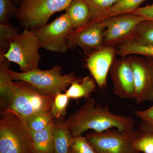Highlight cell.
Returning <instances> with one entry per match:
<instances>
[{
	"instance_id": "6da1fadb",
	"label": "cell",
	"mask_w": 153,
	"mask_h": 153,
	"mask_svg": "<svg viewBox=\"0 0 153 153\" xmlns=\"http://www.w3.org/2000/svg\"><path fill=\"white\" fill-rule=\"evenodd\" d=\"M65 121L73 137L82 135L88 130H93L97 132L112 128L131 131L134 130L135 126L132 117L112 113L107 105L97 104L94 99L91 98Z\"/></svg>"
},
{
	"instance_id": "7a4b0ae2",
	"label": "cell",
	"mask_w": 153,
	"mask_h": 153,
	"mask_svg": "<svg viewBox=\"0 0 153 153\" xmlns=\"http://www.w3.org/2000/svg\"><path fill=\"white\" fill-rule=\"evenodd\" d=\"M1 110L11 111L27 122L37 113L51 111L55 97L46 95L27 82L10 80L0 92Z\"/></svg>"
},
{
	"instance_id": "3957f363",
	"label": "cell",
	"mask_w": 153,
	"mask_h": 153,
	"mask_svg": "<svg viewBox=\"0 0 153 153\" xmlns=\"http://www.w3.org/2000/svg\"><path fill=\"white\" fill-rule=\"evenodd\" d=\"M0 153H35L27 123L9 110H1Z\"/></svg>"
},
{
	"instance_id": "277c9868",
	"label": "cell",
	"mask_w": 153,
	"mask_h": 153,
	"mask_svg": "<svg viewBox=\"0 0 153 153\" xmlns=\"http://www.w3.org/2000/svg\"><path fill=\"white\" fill-rule=\"evenodd\" d=\"M62 67L55 65L48 70L38 68L27 72H19L10 69L9 74L13 80L27 82L46 95L55 97L66 90L78 77L74 72L62 75Z\"/></svg>"
},
{
	"instance_id": "5b68a950",
	"label": "cell",
	"mask_w": 153,
	"mask_h": 153,
	"mask_svg": "<svg viewBox=\"0 0 153 153\" xmlns=\"http://www.w3.org/2000/svg\"><path fill=\"white\" fill-rule=\"evenodd\" d=\"M72 0H22L17 18L22 28L32 30L47 25L50 17L65 10Z\"/></svg>"
},
{
	"instance_id": "8992f818",
	"label": "cell",
	"mask_w": 153,
	"mask_h": 153,
	"mask_svg": "<svg viewBox=\"0 0 153 153\" xmlns=\"http://www.w3.org/2000/svg\"><path fill=\"white\" fill-rule=\"evenodd\" d=\"M39 40L32 30L25 29L11 43L4 57L10 62L17 63L22 72L39 68L41 58Z\"/></svg>"
},
{
	"instance_id": "52a82bcc",
	"label": "cell",
	"mask_w": 153,
	"mask_h": 153,
	"mask_svg": "<svg viewBox=\"0 0 153 153\" xmlns=\"http://www.w3.org/2000/svg\"><path fill=\"white\" fill-rule=\"evenodd\" d=\"M142 133L140 130L123 131L112 128L89 133L85 137L97 153H138L133 145Z\"/></svg>"
},
{
	"instance_id": "ba28073f",
	"label": "cell",
	"mask_w": 153,
	"mask_h": 153,
	"mask_svg": "<svg viewBox=\"0 0 153 153\" xmlns=\"http://www.w3.org/2000/svg\"><path fill=\"white\" fill-rule=\"evenodd\" d=\"M74 30L67 14H62L53 22L32 30L38 38L41 48L50 52L65 53L68 49L67 38Z\"/></svg>"
},
{
	"instance_id": "9c48e42d",
	"label": "cell",
	"mask_w": 153,
	"mask_h": 153,
	"mask_svg": "<svg viewBox=\"0 0 153 153\" xmlns=\"http://www.w3.org/2000/svg\"><path fill=\"white\" fill-rule=\"evenodd\" d=\"M105 29L104 19L90 21L82 27L73 30L67 38L68 49L79 47L88 56L103 47Z\"/></svg>"
},
{
	"instance_id": "30bf717a",
	"label": "cell",
	"mask_w": 153,
	"mask_h": 153,
	"mask_svg": "<svg viewBox=\"0 0 153 153\" xmlns=\"http://www.w3.org/2000/svg\"><path fill=\"white\" fill-rule=\"evenodd\" d=\"M146 19H148L134 13L105 18L103 46L114 47L131 39L137 25Z\"/></svg>"
},
{
	"instance_id": "8fae6325",
	"label": "cell",
	"mask_w": 153,
	"mask_h": 153,
	"mask_svg": "<svg viewBox=\"0 0 153 153\" xmlns=\"http://www.w3.org/2000/svg\"><path fill=\"white\" fill-rule=\"evenodd\" d=\"M134 79V100L137 104L153 100V68L147 58L130 55Z\"/></svg>"
},
{
	"instance_id": "7c38bea8",
	"label": "cell",
	"mask_w": 153,
	"mask_h": 153,
	"mask_svg": "<svg viewBox=\"0 0 153 153\" xmlns=\"http://www.w3.org/2000/svg\"><path fill=\"white\" fill-rule=\"evenodd\" d=\"M109 73L115 95L122 99H134L135 91L134 79L128 58H115Z\"/></svg>"
},
{
	"instance_id": "4fadbf2b",
	"label": "cell",
	"mask_w": 153,
	"mask_h": 153,
	"mask_svg": "<svg viewBox=\"0 0 153 153\" xmlns=\"http://www.w3.org/2000/svg\"><path fill=\"white\" fill-rule=\"evenodd\" d=\"M117 50L112 46H103L88 55L86 66L99 87L106 85L107 77L117 55Z\"/></svg>"
},
{
	"instance_id": "5bb4252c",
	"label": "cell",
	"mask_w": 153,
	"mask_h": 153,
	"mask_svg": "<svg viewBox=\"0 0 153 153\" xmlns=\"http://www.w3.org/2000/svg\"><path fill=\"white\" fill-rule=\"evenodd\" d=\"M65 10L74 30L82 27L91 21L90 10L84 0H72Z\"/></svg>"
},
{
	"instance_id": "9a60e30c",
	"label": "cell",
	"mask_w": 153,
	"mask_h": 153,
	"mask_svg": "<svg viewBox=\"0 0 153 153\" xmlns=\"http://www.w3.org/2000/svg\"><path fill=\"white\" fill-rule=\"evenodd\" d=\"M53 136L54 153H68L73 137L63 118L54 119Z\"/></svg>"
},
{
	"instance_id": "2e32d148",
	"label": "cell",
	"mask_w": 153,
	"mask_h": 153,
	"mask_svg": "<svg viewBox=\"0 0 153 153\" xmlns=\"http://www.w3.org/2000/svg\"><path fill=\"white\" fill-rule=\"evenodd\" d=\"M95 80L89 76L79 78L74 80L68 89L66 90V95L69 98L73 99L90 98L91 95L96 89Z\"/></svg>"
},
{
	"instance_id": "e0dca14e",
	"label": "cell",
	"mask_w": 153,
	"mask_h": 153,
	"mask_svg": "<svg viewBox=\"0 0 153 153\" xmlns=\"http://www.w3.org/2000/svg\"><path fill=\"white\" fill-rule=\"evenodd\" d=\"M53 126V123L43 130H31L35 153H54Z\"/></svg>"
},
{
	"instance_id": "ac0fdd59",
	"label": "cell",
	"mask_w": 153,
	"mask_h": 153,
	"mask_svg": "<svg viewBox=\"0 0 153 153\" xmlns=\"http://www.w3.org/2000/svg\"><path fill=\"white\" fill-rule=\"evenodd\" d=\"M117 55L121 58L135 55L153 58V45H141L133 39H130L120 44L117 51Z\"/></svg>"
},
{
	"instance_id": "d6986e66",
	"label": "cell",
	"mask_w": 153,
	"mask_h": 153,
	"mask_svg": "<svg viewBox=\"0 0 153 153\" xmlns=\"http://www.w3.org/2000/svg\"><path fill=\"white\" fill-rule=\"evenodd\" d=\"M131 39L141 45H153V20L146 19L140 22Z\"/></svg>"
},
{
	"instance_id": "ffe728a7",
	"label": "cell",
	"mask_w": 153,
	"mask_h": 153,
	"mask_svg": "<svg viewBox=\"0 0 153 153\" xmlns=\"http://www.w3.org/2000/svg\"><path fill=\"white\" fill-rule=\"evenodd\" d=\"M91 15V21L101 20L107 18L110 8L119 0H84Z\"/></svg>"
},
{
	"instance_id": "44dd1931",
	"label": "cell",
	"mask_w": 153,
	"mask_h": 153,
	"mask_svg": "<svg viewBox=\"0 0 153 153\" xmlns=\"http://www.w3.org/2000/svg\"><path fill=\"white\" fill-rule=\"evenodd\" d=\"M19 29L10 23H0V57L4 56L17 35Z\"/></svg>"
},
{
	"instance_id": "7402d4cb",
	"label": "cell",
	"mask_w": 153,
	"mask_h": 153,
	"mask_svg": "<svg viewBox=\"0 0 153 153\" xmlns=\"http://www.w3.org/2000/svg\"><path fill=\"white\" fill-rule=\"evenodd\" d=\"M146 0H119L110 8L108 17L133 13Z\"/></svg>"
},
{
	"instance_id": "603a6c76",
	"label": "cell",
	"mask_w": 153,
	"mask_h": 153,
	"mask_svg": "<svg viewBox=\"0 0 153 153\" xmlns=\"http://www.w3.org/2000/svg\"><path fill=\"white\" fill-rule=\"evenodd\" d=\"M54 119L51 111H42L33 115L27 123L31 130L40 131L53 123Z\"/></svg>"
},
{
	"instance_id": "cb8c5ba5",
	"label": "cell",
	"mask_w": 153,
	"mask_h": 153,
	"mask_svg": "<svg viewBox=\"0 0 153 153\" xmlns=\"http://www.w3.org/2000/svg\"><path fill=\"white\" fill-rule=\"evenodd\" d=\"M66 93L56 94L51 106V112L55 119H63L66 114L69 99Z\"/></svg>"
},
{
	"instance_id": "d4e9b609",
	"label": "cell",
	"mask_w": 153,
	"mask_h": 153,
	"mask_svg": "<svg viewBox=\"0 0 153 153\" xmlns=\"http://www.w3.org/2000/svg\"><path fill=\"white\" fill-rule=\"evenodd\" d=\"M68 153H97L92 146L82 135L74 137L71 139Z\"/></svg>"
},
{
	"instance_id": "484cf974",
	"label": "cell",
	"mask_w": 153,
	"mask_h": 153,
	"mask_svg": "<svg viewBox=\"0 0 153 153\" xmlns=\"http://www.w3.org/2000/svg\"><path fill=\"white\" fill-rule=\"evenodd\" d=\"M134 113L141 120L139 126L140 131L153 133V105L144 110L135 111Z\"/></svg>"
},
{
	"instance_id": "4316f807",
	"label": "cell",
	"mask_w": 153,
	"mask_h": 153,
	"mask_svg": "<svg viewBox=\"0 0 153 153\" xmlns=\"http://www.w3.org/2000/svg\"><path fill=\"white\" fill-rule=\"evenodd\" d=\"M133 146L138 152L153 153V133H142L134 143Z\"/></svg>"
},
{
	"instance_id": "83f0119b",
	"label": "cell",
	"mask_w": 153,
	"mask_h": 153,
	"mask_svg": "<svg viewBox=\"0 0 153 153\" xmlns=\"http://www.w3.org/2000/svg\"><path fill=\"white\" fill-rule=\"evenodd\" d=\"M13 0H0V23H7L13 16H17L18 9Z\"/></svg>"
},
{
	"instance_id": "f1b7e54d",
	"label": "cell",
	"mask_w": 153,
	"mask_h": 153,
	"mask_svg": "<svg viewBox=\"0 0 153 153\" xmlns=\"http://www.w3.org/2000/svg\"><path fill=\"white\" fill-rule=\"evenodd\" d=\"M148 19L153 20V4L140 7L134 12Z\"/></svg>"
},
{
	"instance_id": "f546056e",
	"label": "cell",
	"mask_w": 153,
	"mask_h": 153,
	"mask_svg": "<svg viewBox=\"0 0 153 153\" xmlns=\"http://www.w3.org/2000/svg\"><path fill=\"white\" fill-rule=\"evenodd\" d=\"M146 58H147V57H146ZM147 59L149 60V61L150 63H151V64H152L153 68V58H147Z\"/></svg>"
},
{
	"instance_id": "4dcf8cb0",
	"label": "cell",
	"mask_w": 153,
	"mask_h": 153,
	"mask_svg": "<svg viewBox=\"0 0 153 153\" xmlns=\"http://www.w3.org/2000/svg\"><path fill=\"white\" fill-rule=\"evenodd\" d=\"M13 1H15V2L18 3L19 2H21V1H22V0H13Z\"/></svg>"
}]
</instances>
